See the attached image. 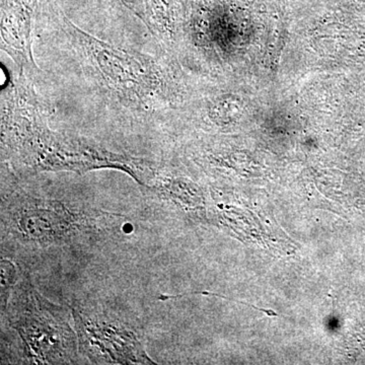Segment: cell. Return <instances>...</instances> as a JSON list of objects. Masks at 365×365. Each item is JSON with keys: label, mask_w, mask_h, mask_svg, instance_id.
I'll return each mask as SVG.
<instances>
[{"label": "cell", "mask_w": 365, "mask_h": 365, "mask_svg": "<svg viewBox=\"0 0 365 365\" xmlns=\"http://www.w3.org/2000/svg\"><path fill=\"white\" fill-rule=\"evenodd\" d=\"M2 129V155L16 172H73L114 169L127 173L141 186L153 173L143 158L120 155L78 137L50 130L28 86L16 88Z\"/></svg>", "instance_id": "cell-1"}, {"label": "cell", "mask_w": 365, "mask_h": 365, "mask_svg": "<svg viewBox=\"0 0 365 365\" xmlns=\"http://www.w3.org/2000/svg\"><path fill=\"white\" fill-rule=\"evenodd\" d=\"M122 217L66 197L23 188L2 193V239L28 250L93 242L102 239Z\"/></svg>", "instance_id": "cell-2"}, {"label": "cell", "mask_w": 365, "mask_h": 365, "mask_svg": "<svg viewBox=\"0 0 365 365\" xmlns=\"http://www.w3.org/2000/svg\"><path fill=\"white\" fill-rule=\"evenodd\" d=\"M2 314L20 338L23 364H73L81 360L78 335L69 323L71 313L41 294L28 275L14 285Z\"/></svg>", "instance_id": "cell-3"}, {"label": "cell", "mask_w": 365, "mask_h": 365, "mask_svg": "<svg viewBox=\"0 0 365 365\" xmlns=\"http://www.w3.org/2000/svg\"><path fill=\"white\" fill-rule=\"evenodd\" d=\"M71 317L81 357L93 364H157L148 354L143 328L118 307L74 299Z\"/></svg>", "instance_id": "cell-4"}, {"label": "cell", "mask_w": 365, "mask_h": 365, "mask_svg": "<svg viewBox=\"0 0 365 365\" xmlns=\"http://www.w3.org/2000/svg\"><path fill=\"white\" fill-rule=\"evenodd\" d=\"M64 29L108 88L120 97L153 103L162 90L160 69L143 55L120 49L83 32L64 18Z\"/></svg>", "instance_id": "cell-5"}, {"label": "cell", "mask_w": 365, "mask_h": 365, "mask_svg": "<svg viewBox=\"0 0 365 365\" xmlns=\"http://www.w3.org/2000/svg\"><path fill=\"white\" fill-rule=\"evenodd\" d=\"M2 48L21 68L35 71L31 49L34 0H2Z\"/></svg>", "instance_id": "cell-6"}, {"label": "cell", "mask_w": 365, "mask_h": 365, "mask_svg": "<svg viewBox=\"0 0 365 365\" xmlns=\"http://www.w3.org/2000/svg\"><path fill=\"white\" fill-rule=\"evenodd\" d=\"M144 193L158 204L174 206L181 210H201L202 197L193 187L181 179L170 177L155 168L148 181L143 185Z\"/></svg>", "instance_id": "cell-7"}, {"label": "cell", "mask_w": 365, "mask_h": 365, "mask_svg": "<svg viewBox=\"0 0 365 365\" xmlns=\"http://www.w3.org/2000/svg\"><path fill=\"white\" fill-rule=\"evenodd\" d=\"M145 25L153 33L167 35L173 29L172 0H144Z\"/></svg>", "instance_id": "cell-8"}, {"label": "cell", "mask_w": 365, "mask_h": 365, "mask_svg": "<svg viewBox=\"0 0 365 365\" xmlns=\"http://www.w3.org/2000/svg\"><path fill=\"white\" fill-rule=\"evenodd\" d=\"M18 273L13 262L1 258V312L6 309L14 285L18 283Z\"/></svg>", "instance_id": "cell-9"}, {"label": "cell", "mask_w": 365, "mask_h": 365, "mask_svg": "<svg viewBox=\"0 0 365 365\" xmlns=\"http://www.w3.org/2000/svg\"><path fill=\"white\" fill-rule=\"evenodd\" d=\"M125 6L128 7L130 11L143 20L145 24V7H144V0H123Z\"/></svg>", "instance_id": "cell-10"}]
</instances>
